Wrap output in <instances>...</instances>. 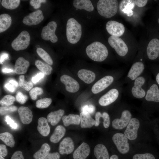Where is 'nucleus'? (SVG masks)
Returning <instances> with one entry per match:
<instances>
[{
    "mask_svg": "<svg viewBox=\"0 0 159 159\" xmlns=\"http://www.w3.org/2000/svg\"><path fill=\"white\" fill-rule=\"evenodd\" d=\"M110 159H118V157L117 155H113L110 157Z\"/></svg>",
    "mask_w": 159,
    "mask_h": 159,
    "instance_id": "bf43d9fd",
    "label": "nucleus"
},
{
    "mask_svg": "<svg viewBox=\"0 0 159 159\" xmlns=\"http://www.w3.org/2000/svg\"><path fill=\"white\" fill-rule=\"evenodd\" d=\"M148 1L147 0H135V3L138 6L143 7L146 5Z\"/></svg>",
    "mask_w": 159,
    "mask_h": 159,
    "instance_id": "6e6d98bb",
    "label": "nucleus"
},
{
    "mask_svg": "<svg viewBox=\"0 0 159 159\" xmlns=\"http://www.w3.org/2000/svg\"><path fill=\"white\" fill-rule=\"evenodd\" d=\"M90 151L89 145L82 143L74 151L73 157L74 159H85L89 155Z\"/></svg>",
    "mask_w": 159,
    "mask_h": 159,
    "instance_id": "a211bd4d",
    "label": "nucleus"
},
{
    "mask_svg": "<svg viewBox=\"0 0 159 159\" xmlns=\"http://www.w3.org/2000/svg\"><path fill=\"white\" fill-rule=\"evenodd\" d=\"M64 113V111L62 109L51 112L47 116L48 122L52 126L56 125L62 118Z\"/></svg>",
    "mask_w": 159,
    "mask_h": 159,
    "instance_id": "a878e982",
    "label": "nucleus"
},
{
    "mask_svg": "<svg viewBox=\"0 0 159 159\" xmlns=\"http://www.w3.org/2000/svg\"><path fill=\"white\" fill-rule=\"evenodd\" d=\"M0 139L6 145L10 147H13L15 141L13 135L8 132H5L0 134Z\"/></svg>",
    "mask_w": 159,
    "mask_h": 159,
    "instance_id": "72a5a7b5",
    "label": "nucleus"
},
{
    "mask_svg": "<svg viewBox=\"0 0 159 159\" xmlns=\"http://www.w3.org/2000/svg\"><path fill=\"white\" fill-rule=\"evenodd\" d=\"M145 99L149 102H159V89L155 84L152 85L148 90Z\"/></svg>",
    "mask_w": 159,
    "mask_h": 159,
    "instance_id": "4be33fe9",
    "label": "nucleus"
},
{
    "mask_svg": "<svg viewBox=\"0 0 159 159\" xmlns=\"http://www.w3.org/2000/svg\"><path fill=\"white\" fill-rule=\"evenodd\" d=\"M156 80L157 82L159 85V73H158L156 75Z\"/></svg>",
    "mask_w": 159,
    "mask_h": 159,
    "instance_id": "052dcab7",
    "label": "nucleus"
},
{
    "mask_svg": "<svg viewBox=\"0 0 159 159\" xmlns=\"http://www.w3.org/2000/svg\"><path fill=\"white\" fill-rule=\"evenodd\" d=\"M15 100V97L11 95H6L1 100L0 104L2 106L11 105L13 104Z\"/></svg>",
    "mask_w": 159,
    "mask_h": 159,
    "instance_id": "a19ab883",
    "label": "nucleus"
},
{
    "mask_svg": "<svg viewBox=\"0 0 159 159\" xmlns=\"http://www.w3.org/2000/svg\"><path fill=\"white\" fill-rule=\"evenodd\" d=\"M95 155L97 159H109L108 152L106 147L103 145L98 144L94 150Z\"/></svg>",
    "mask_w": 159,
    "mask_h": 159,
    "instance_id": "cd10ccee",
    "label": "nucleus"
},
{
    "mask_svg": "<svg viewBox=\"0 0 159 159\" xmlns=\"http://www.w3.org/2000/svg\"><path fill=\"white\" fill-rule=\"evenodd\" d=\"M113 81L114 78L111 76L103 77L93 85L91 89L92 92L95 94L99 93L110 86Z\"/></svg>",
    "mask_w": 159,
    "mask_h": 159,
    "instance_id": "f8f14e48",
    "label": "nucleus"
},
{
    "mask_svg": "<svg viewBox=\"0 0 159 159\" xmlns=\"http://www.w3.org/2000/svg\"><path fill=\"white\" fill-rule=\"evenodd\" d=\"M36 51L39 56L46 62L49 65L53 64V62L51 57L45 51L39 48L37 49Z\"/></svg>",
    "mask_w": 159,
    "mask_h": 159,
    "instance_id": "4c0bfd02",
    "label": "nucleus"
},
{
    "mask_svg": "<svg viewBox=\"0 0 159 159\" xmlns=\"http://www.w3.org/2000/svg\"><path fill=\"white\" fill-rule=\"evenodd\" d=\"M99 14L106 18L115 15L118 9V1L116 0H100L97 4Z\"/></svg>",
    "mask_w": 159,
    "mask_h": 159,
    "instance_id": "7ed1b4c3",
    "label": "nucleus"
},
{
    "mask_svg": "<svg viewBox=\"0 0 159 159\" xmlns=\"http://www.w3.org/2000/svg\"><path fill=\"white\" fill-rule=\"evenodd\" d=\"M5 121L9 125L12 129H16L17 128L18 125L15 122L14 120L8 115H6L5 117Z\"/></svg>",
    "mask_w": 159,
    "mask_h": 159,
    "instance_id": "09e8293b",
    "label": "nucleus"
},
{
    "mask_svg": "<svg viewBox=\"0 0 159 159\" xmlns=\"http://www.w3.org/2000/svg\"><path fill=\"white\" fill-rule=\"evenodd\" d=\"M43 92V89L39 87H35L30 91L29 94L32 99L36 100L38 95H41Z\"/></svg>",
    "mask_w": 159,
    "mask_h": 159,
    "instance_id": "37998d69",
    "label": "nucleus"
},
{
    "mask_svg": "<svg viewBox=\"0 0 159 159\" xmlns=\"http://www.w3.org/2000/svg\"><path fill=\"white\" fill-rule=\"evenodd\" d=\"M60 155L59 153L57 152L52 153H49L44 159H59Z\"/></svg>",
    "mask_w": 159,
    "mask_h": 159,
    "instance_id": "864d4df0",
    "label": "nucleus"
},
{
    "mask_svg": "<svg viewBox=\"0 0 159 159\" xmlns=\"http://www.w3.org/2000/svg\"><path fill=\"white\" fill-rule=\"evenodd\" d=\"M106 28L107 32L112 36L118 37L122 35L125 31V27L122 24L114 20L107 22Z\"/></svg>",
    "mask_w": 159,
    "mask_h": 159,
    "instance_id": "1a4fd4ad",
    "label": "nucleus"
},
{
    "mask_svg": "<svg viewBox=\"0 0 159 159\" xmlns=\"http://www.w3.org/2000/svg\"><path fill=\"white\" fill-rule=\"evenodd\" d=\"M100 117L103 119V125L105 128L108 127L110 123V117L109 114L104 112L100 114Z\"/></svg>",
    "mask_w": 159,
    "mask_h": 159,
    "instance_id": "de8ad7c7",
    "label": "nucleus"
},
{
    "mask_svg": "<svg viewBox=\"0 0 159 159\" xmlns=\"http://www.w3.org/2000/svg\"><path fill=\"white\" fill-rule=\"evenodd\" d=\"M108 41L110 45L119 56L123 57L127 53L128 48L127 45L119 37L111 35L109 37Z\"/></svg>",
    "mask_w": 159,
    "mask_h": 159,
    "instance_id": "39448f33",
    "label": "nucleus"
},
{
    "mask_svg": "<svg viewBox=\"0 0 159 159\" xmlns=\"http://www.w3.org/2000/svg\"><path fill=\"white\" fill-rule=\"evenodd\" d=\"M8 151L6 146L4 144L0 145V155L3 157H6L7 155Z\"/></svg>",
    "mask_w": 159,
    "mask_h": 159,
    "instance_id": "5fc2aeb1",
    "label": "nucleus"
},
{
    "mask_svg": "<svg viewBox=\"0 0 159 159\" xmlns=\"http://www.w3.org/2000/svg\"><path fill=\"white\" fill-rule=\"evenodd\" d=\"M27 98L26 95L20 91L17 93L16 96V99L17 101L21 104H23L26 102Z\"/></svg>",
    "mask_w": 159,
    "mask_h": 159,
    "instance_id": "49530a36",
    "label": "nucleus"
},
{
    "mask_svg": "<svg viewBox=\"0 0 159 159\" xmlns=\"http://www.w3.org/2000/svg\"><path fill=\"white\" fill-rule=\"evenodd\" d=\"M18 112L21 121L23 124L27 125L32 122L33 118L32 113L28 107L21 106L18 108Z\"/></svg>",
    "mask_w": 159,
    "mask_h": 159,
    "instance_id": "6ab92c4d",
    "label": "nucleus"
},
{
    "mask_svg": "<svg viewBox=\"0 0 159 159\" xmlns=\"http://www.w3.org/2000/svg\"><path fill=\"white\" fill-rule=\"evenodd\" d=\"M30 65L29 62L23 57L18 58L16 60L14 67V71L18 74L25 73Z\"/></svg>",
    "mask_w": 159,
    "mask_h": 159,
    "instance_id": "412c9836",
    "label": "nucleus"
},
{
    "mask_svg": "<svg viewBox=\"0 0 159 159\" xmlns=\"http://www.w3.org/2000/svg\"><path fill=\"white\" fill-rule=\"evenodd\" d=\"M140 125V122L138 119L135 118H131L124 133L128 139L133 140L137 138Z\"/></svg>",
    "mask_w": 159,
    "mask_h": 159,
    "instance_id": "6e6552de",
    "label": "nucleus"
},
{
    "mask_svg": "<svg viewBox=\"0 0 159 159\" xmlns=\"http://www.w3.org/2000/svg\"><path fill=\"white\" fill-rule=\"evenodd\" d=\"M65 128L61 125L57 126L50 138V141L54 143L58 142L64 135Z\"/></svg>",
    "mask_w": 159,
    "mask_h": 159,
    "instance_id": "c85d7f7f",
    "label": "nucleus"
},
{
    "mask_svg": "<svg viewBox=\"0 0 159 159\" xmlns=\"http://www.w3.org/2000/svg\"><path fill=\"white\" fill-rule=\"evenodd\" d=\"M62 119L64 125L68 126L71 124L78 125L80 123V116L78 115L70 114L63 116Z\"/></svg>",
    "mask_w": 159,
    "mask_h": 159,
    "instance_id": "c756f323",
    "label": "nucleus"
},
{
    "mask_svg": "<svg viewBox=\"0 0 159 159\" xmlns=\"http://www.w3.org/2000/svg\"><path fill=\"white\" fill-rule=\"evenodd\" d=\"M35 64L39 70L46 75H49L51 73L52 68L48 64L43 63L39 60H36Z\"/></svg>",
    "mask_w": 159,
    "mask_h": 159,
    "instance_id": "f704fd0d",
    "label": "nucleus"
},
{
    "mask_svg": "<svg viewBox=\"0 0 159 159\" xmlns=\"http://www.w3.org/2000/svg\"><path fill=\"white\" fill-rule=\"evenodd\" d=\"M132 117L130 111L125 110L123 111L120 118H116L113 120L112 126L114 128L121 130L126 127Z\"/></svg>",
    "mask_w": 159,
    "mask_h": 159,
    "instance_id": "9d476101",
    "label": "nucleus"
},
{
    "mask_svg": "<svg viewBox=\"0 0 159 159\" xmlns=\"http://www.w3.org/2000/svg\"><path fill=\"white\" fill-rule=\"evenodd\" d=\"M11 159H24V158L22 152L17 150L13 153Z\"/></svg>",
    "mask_w": 159,
    "mask_h": 159,
    "instance_id": "603ef678",
    "label": "nucleus"
},
{
    "mask_svg": "<svg viewBox=\"0 0 159 159\" xmlns=\"http://www.w3.org/2000/svg\"><path fill=\"white\" fill-rule=\"evenodd\" d=\"M158 24H159V18L158 19Z\"/></svg>",
    "mask_w": 159,
    "mask_h": 159,
    "instance_id": "0e129e2a",
    "label": "nucleus"
},
{
    "mask_svg": "<svg viewBox=\"0 0 159 159\" xmlns=\"http://www.w3.org/2000/svg\"><path fill=\"white\" fill-rule=\"evenodd\" d=\"M11 19L9 15L6 14H2L0 15V32L6 30L10 26Z\"/></svg>",
    "mask_w": 159,
    "mask_h": 159,
    "instance_id": "7c9ffc66",
    "label": "nucleus"
},
{
    "mask_svg": "<svg viewBox=\"0 0 159 159\" xmlns=\"http://www.w3.org/2000/svg\"><path fill=\"white\" fill-rule=\"evenodd\" d=\"M74 145L73 141L69 137L63 139L59 146V151L62 155L69 154L74 150Z\"/></svg>",
    "mask_w": 159,
    "mask_h": 159,
    "instance_id": "f3484780",
    "label": "nucleus"
},
{
    "mask_svg": "<svg viewBox=\"0 0 159 159\" xmlns=\"http://www.w3.org/2000/svg\"><path fill=\"white\" fill-rule=\"evenodd\" d=\"M36 47L37 48H40V46L39 45H37L36 46Z\"/></svg>",
    "mask_w": 159,
    "mask_h": 159,
    "instance_id": "e2e57ef3",
    "label": "nucleus"
},
{
    "mask_svg": "<svg viewBox=\"0 0 159 159\" xmlns=\"http://www.w3.org/2000/svg\"><path fill=\"white\" fill-rule=\"evenodd\" d=\"M119 95V92L117 89H112L100 98L99 103L102 106H107L115 102L117 98Z\"/></svg>",
    "mask_w": 159,
    "mask_h": 159,
    "instance_id": "4468645a",
    "label": "nucleus"
},
{
    "mask_svg": "<svg viewBox=\"0 0 159 159\" xmlns=\"http://www.w3.org/2000/svg\"><path fill=\"white\" fill-rule=\"evenodd\" d=\"M82 33L81 25L74 18L69 19L66 26V36L68 41L72 44L77 43L80 39Z\"/></svg>",
    "mask_w": 159,
    "mask_h": 159,
    "instance_id": "f03ea898",
    "label": "nucleus"
},
{
    "mask_svg": "<svg viewBox=\"0 0 159 159\" xmlns=\"http://www.w3.org/2000/svg\"><path fill=\"white\" fill-rule=\"evenodd\" d=\"M17 110V107L14 105L1 106L0 107V113L2 115H6Z\"/></svg>",
    "mask_w": 159,
    "mask_h": 159,
    "instance_id": "79ce46f5",
    "label": "nucleus"
},
{
    "mask_svg": "<svg viewBox=\"0 0 159 159\" xmlns=\"http://www.w3.org/2000/svg\"><path fill=\"white\" fill-rule=\"evenodd\" d=\"M52 100L50 98H42L37 101L36 107L39 108L43 109L48 107L51 104Z\"/></svg>",
    "mask_w": 159,
    "mask_h": 159,
    "instance_id": "ea45409f",
    "label": "nucleus"
},
{
    "mask_svg": "<svg viewBox=\"0 0 159 159\" xmlns=\"http://www.w3.org/2000/svg\"><path fill=\"white\" fill-rule=\"evenodd\" d=\"M19 86L25 90L29 91L33 87V85L31 81H25L24 76L21 75L19 77Z\"/></svg>",
    "mask_w": 159,
    "mask_h": 159,
    "instance_id": "58836bf2",
    "label": "nucleus"
},
{
    "mask_svg": "<svg viewBox=\"0 0 159 159\" xmlns=\"http://www.w3.org/2000/svg\"><path fill=\"white\" fill-rule=\"evenodd\" d=\"M50 148L47 143L42 145L40 149L33 155L35 159H44L48 155Z\"/></svg>",
    "mask_w": 159,
    "mask_h": 159,
    "instance_id": "473e14b6",
    "label": "nucleus"
},
{
    "mask_svg": "<svg viewBox=\"0 0 159 159\" xmlns=\"http://www.w3.org/2000/svg\"><path fill=\"white\" fill-rule=\"evenodd\" d=\"M30 40L29 33L26 31H23L12 42L11 46L16 51L24 50L29 45Z\"/></svg>",
    "mask_w": 159,
    "mask_h": 159,
    "instance_id": "20e7f679",
    "label": "nucleus"
},
{
    "mask_svg": "<svg viewBox=\"0 0 159 159\" xmlns=\"http://www.w3.org/2000/svg\"><path fill=\"white\" fill-rule=\"evenodd\" d=\"M146 52L148 57L150 59H156L159 54V39L154 38L151 40L148 44Z\"/></svg>",
    "mask_w": 159,
    "mask_h": 159,
    "instance_id": "dca6fc26",
    "label": "nucleus"
},
{
    "mask_svg": "<svg viewBox=\"0 0 159 159\" xmlns=\"http://www.w3.org/2000/svg\"><path fill=\"white\" fill-rule=\"evenodd\" d=\"M2 71L3 73H8L12 72L13 71L11 69L5 68L3 69L2 70Z\"/></svg>",
    "mask_w": 159,
    "mask_h": 159,
    "instance_id": "13d9d810",
    "label": "nucleus"
},
{
    "mask_svg": "<svg viewBox=\"0 0 159 159\" xmlns=\"http://www.w3.org/2000/svg\"><path fill=\"white\" fill-rule=\"evenodd\" d=\"M60 80L65 85L66 90L70 92L74 93L79 89L80 85L77 81L71 77L65 74L62 75Z\"/></svg>",
    "mask_w": 159,
    "mask_h": 159,
    "instance_id": "2eb2a0df",
    "label": "nucleus"
},
{
    "mask_svg": "<svg viewBox=\"0 0 159 159\" xmlns=\"http://www.w3.org/2000/svg\"><path fill=\"white\" fill-rule=\"evenodd\" d=\"M73 4L76 10L83 9L91 12L94 9L93 6L90 0H74L73 1Z\"/></svg>",
    "mask_w": 159,
    "mask_h": 159,
    "instance_id": "393cba45",
    "label": "nucleus"
},
{
    "mask_svg": "<svg viewBox=\"0 0 159 159\" xmlns=\"http://www.w3.org/2000/svg\"><path fill=\"white\" fill-rule=\"evenodd\" d=\"M86 52L90 59L96 62L103 61L108 54L106 47L99 42H95L89 45L86 48Z\"/></svg>",
    "mask_w": 159,
    "mask_h": 159,
    "instance_id": "f257e3e1",
    "label": "nucleus"
},
{
    "mask_svg": "<svg viewBox=\"0 0 159 159\" xmlns=\"http://www.w3.org/2000/svg\"><path fill=\"white\" fill-rule=\"evenodd\" d=\"M132 159H155L154 156L150 153L137 154L134 155Z\"/></svg>",
    "mask_w": 159,
    "mask_h": 159,
    "instance_id": "c03bdc74",
    "label": "nucleus"
},
{
    "mask_svg": "<svg viewBox=\"0 0 159 159\" xmlns=\"http://www.w3.org/2000/svg\"><path fill=\"white\" fill-rule=\"evenodd\" d=\"M135 4V0H122L120 4L119 9L121 11L124 13H132V10L134 8Z\"/></svg>",
    "mask_w": 159,
    "mask_h": 159,
    "instance_id": "2f4dec72",
    "label": "nucleus"
},
{
    "mask_svg": "<svg viewBox=\"0 0 159 159\" xmlns=\"http://www.w3.org/2000/svg\"><path fill=\"white\" fill-rule=\"evenodd\" d=\"M18 83L14 79H9L5 84L4 87L5 89L10 92H14L15 91L17 87Z\"/></svg>",
    "mask_w": 159,
    "mask_h": 159,
    "instance_id": "e433bc0d",
    "label": "nucleus"
},
{
    "mask_svg": "<svg viewBox=\"0 0 159 159\" xmlns=\"http://www.w3.org/2000/svg\"><path fill=\"white\" fill-rule=\"evenodd\" d=\"M38 125L37 129L39 132L43 136H47L50 132V127L47 119L41 117L38 120Z\"/></svg>",
    "mask_w": 159,
    "mask_h": 159,
    "instance_id": "b1692460",
    "label": "nucleus"
},
{
    "mask_svg": "<svg viewBox=\"0 0 159 159\" xmlns=\"http://www.w3.org/2000/svg\"><path fill=\"white\" fill-rule=\"evenodd\" d=\"M20 2V0H3L1 4L5 8L9 9H14L17 8Z\"/></svg>",
    "mask_w": 159,
    "mask_h": 159,
    "instance_id": "c9c22d12",
    "label": "nucleus"
},
{
    "mask_svg": "<svg viewBox=\"0 0 159 159\" xmlns=\"http://www.w3.org/2000/svg\"><path fill=\"white\" fill-rule=\"evenodd\" d=\"M144 69L143 64L138 62L134 63L127 74V77L132 80H135L143 72Z\"/></svg>",
    "mask_w": 159,
    "mask_h": 159,
    "instance_id": "aec40b11",
    "label": "nucleus"
},
{
    "mask_svg": "<svg viewBox=\"0 0 159 159\" xmlns=\"http://www.w3.org/2000/svg\"><path fill=\"white\" fill-rule=\"evenodd\" d=\"M42 11L38 10L30 13L23 19V23L27 25H35L39 24L44 19Z\"/></svg>",
    "mask_w": 159,
    "mask_h": 159,
    "instance_id": "9b49d317",
    "label": "nucleus"
},
{
    "mask_svg": "<svg viewBox=\"0 0 159 159\" xmlns=\"http://www.w3.org/2000/svg\"><path fill=\"white\" fill-rule=\"evenodd\" d=\"M80 116V126L82 128H90L95 125V120L91 117L90 114L81 112Z\"/></svg>",
    "mask_w": 159,
    "mask_h": 159,
    "instance_id": "bb28decb",
    "label": "nucleus"
},
{
    "mask_svg": "<svg viewBox=\"0 0 159 159\" xmlns=\"http://www.w3.org/2000/svg\"><path fill=\"white\" fill-rule=\"evenodd\" d=\"M9 58L8 54L6 53H4L1 54L0 58V64L2 63L6 60L8 59Z\"/></svg>",
    "mask_w": 159,
    "mask_h": 159,
    "instance_id": "4d7b16f0",
    "label": "nucleus"
},
{
    "mask_svg": "<svg viewBox=\"0 0 159 159\" xmlns=\"http://www.w3.org/2000/svg\"><path fill=\"white\" fill-rule=\"evenodd\" d=\"M145 82L144 78L140 76L135 80L134 85L132 87L131 92L134 97L137 98H141L145 95V92L142 87Z\"/></svg>",
    "mask_w": 159,
    "mask_h": 159,
    "instance_id": "ddd939ff",
    "label": "nucleus"
},
{
    "mask_svg": "<svg viewBox=\"0 0 159 159\" xmlns=\"http://www.w3.org/2000/svg\"><path fill=\"white\" fill-rule=\"evenodd\" d=\"M0 159H4L3 157L1 155H0Z\"/></svg>",
    "mask_w": 159,
    "mask_h": 159,
    "instance_id": "680f3d73",
    "label": "nucleus"
},
{
    "mask_svg": "<svg viewBox=\"0 0 159 159\" xmlns=\"http://www.w3.org/2000/svg\"><path fill=\"white\" fill-rule=\"evenodd\" d=\"M57 27V24L54 21L49 22L47 25L42 29L41 33V37L45 40H50L53 43L56 42L58 38L55 34Z\"/></svg>",
    "mask_w": 159,
    "mask_h": 159,
    "instance_id": "0eeeda50",
    "label": "nucleus"
},
{
    "mask_svg": "<svg viewBox=\"0 0 159 159\" xmlns=\"http://www.w3.org/2000/svg\"><path fill=\"white\" fill-rule=\"evenodd\" d=\"M95 107L92 105H85L81 107V111L84 113L89 114H92L95 110Z\"/></svg>",
    "mask_w": 159,
    "mask_h": 159,
    "instance_id": "a18cd8bd",
    "label": "nucleus"
},
{
    "mask_svg": "<svg viewBox=\"0 0 159 159\" xmlns=\"http://www.w3.org/2000/svg\"><path fill=\"white\" fill-rule=\"evenodd\" d=\"M45 0H32L30 1V4L35 9L39 8L41 6L42 3H45Z\"/></svg>",
    "mask_w": 159,
    "mask_h": 159,
    "instance_id": "8fccbe9b",
    "label": "nucleus"
},
{
    "mask_svg": "<svg viewBox=\"0 0 159 159\" xmlns=\"http://www.w3.org/2000/svg\"><path fill=\"white\" fill-rule=\"evenodd\" d=\"M44 74L42 72L38 73L35 76L32 77V81L34 84H36L39 82L44 76Z\"/></svg>",
    "mask_w": 159,
    "mask_h": 159,
    "instance_id": "3c124183",
    "label": "nucleus"
},
{
    "mask_svg": "<svg viewBox=\"0 0 159 159\" xmlns=\"http://www.w3.org/2000/svg\"><path fill=\"white\" fill-rule=\"evenodd\" d=\"M158 57H159V55H158Z\"/></svg>",
    "mask_w": 159,
    "mask_h": 159,
    "instance_id": "69168bd1",
    "label": "nucleus"
},
{
    "mask_svg": "<svg viewBox=\"0 0 159 159\" xmlns=\"http://www.w3.org/2000/svg\"><path fill=\"white\" fill-rule=\"evenodd\" d=\"M78 77L85 83L90 84L95 80L96 76L93 72L86 69H81L77 73Z\"/></svg>",
    "mask_w": 159,
    "mask_h": 159,
    "instance_id": "5701e85b",
    "label": "nucleus"
},
{
    "mask_svg": "<svg viewBox=\"0 0 159 159\" xmlns=\"http://www.w3.org/2000/svg\"><path fill=\"white\" fill-rule=\"evenodd\" d=\"M112 140L118 151L121 154L127 153L130 150L128 138L123 134L117 133L115 134Z\"/></svg>",
    "mask_w": 159,
    "mask_h": 159,
    "instance_id": "423d86ee",
    "label": "nucleus"
}]
</instances>
